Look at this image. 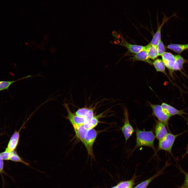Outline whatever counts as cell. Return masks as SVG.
<instances>
[{
    "instance_id": "1",
    "label": "cell",
    "mask_w": 188,
    "mask_h": 188,
    "mask_svg": "<svg viewBox=\"0 0 188 188\" xmlns=\"http://www.w3.org/2000/svg\"><path fill=\"white\" fill-rule=\"evenodd\" d=\"M135 132L136 144L132 152L139 147L146 146L151 148L156 152V150L154 145L156 138L152 130L142 131L137 128Z\"/></svg>"
},
{
    "instance_id": "2",
    "label": "cell",
    "mask_w": 188,
    "mask_h": 188,
    "mask_svg": "<svg viewBox=\"0 0 188 188\" xmlns=\"http://www.w3.org/2000/svg\"><path fill=\"white\" fill-rule=\"evenodd\" d=\"M181 134H177L171 133H168L162 139L158 140L156 153L160 150H164L172 155V148L176 138Z\"/></svg>"
},
{
    "instance_id": "3",
    "label": "cell",
    "mask_w": 188,
    "mask_h": 188,
    "mask_svg": "<svg viewBox=\"0 0 188 188\" xmlns=\"http://www.w3.org/2000/svg\"><path fill=\"white\" fill-rule=\"evenodd\" d=\"M151 108L152 114L158 119V120L164 124L169 131L168 121L171 117L163 110L161 105L155 104L149 102Z\"/></svg>"
},
{
    "instance_id": "4",
    "label": "cell",
    "mask_w": 188,
    "mask_h": 188,
    "mask_svg": "<svg viewBox=\"0 0 188 188\" xmlns=\"http://www.w3.org/2000/svg\"><path fill=\"white\" fill-rule=\"evenodd\" d=\"M97 132L94 128L87 130L83 143L88 154L92 158L93 157V145L96 138Z\"/></svg>"
},
{
    "instance_id": "5",
    "label": "cell",
    "mask_w": 188,
    "mask_h": 188,
    "mask_svg": "<svg viewBox=\"0 0 188 188\" xmlns=\"http://www.w3.org/2000/svg\"><path fill=\"white\" fill-rule=\"evenodd\" d=\"M124 121L121 130L126 143L128 140L132 136L134 130L130 122L128 109L125 107L124 108Z\"/></svg>"
},
{
    "instance_id": "6",
    "label": "cell",
    "mask_w": 188,
    "mask_h": 188,
    "mask_svg": "<svg viewBox=\"0 0 188 188\" xmlns=\"http://www.w3.org/2000/svg\"><path fill=\"white\" fill-rule=\"evenodd\" d=\"M63 105L68 113L67 116L65 117L69 121L72 126L84 125L86 121L84 118L79 116L76 115L75 113L72 112L69 108L68 104L64 103Z\"/></svg>"
},
{
    "instance_id": "7",
    "label": "cell",
    "mask_w": 188,
    "mask_h": 188,
    "mask_svg": "<svg viewBox=\"0 0 188 188\" xmlns=\"http://www.w3.org/2000/svg\"><path fill=\"white\" fill-rule=\"evenodd\" d=\"M161 56L162 60L168 69L170 75L173 78V67L175 61V55L170 52H165Z\"/></svg>"
},
{
    "instance_id": "8",
    "label": "cell",
    "mask_w": 188,
    "mask_h": 188,
    "mask_svg": "<svg viewBox=\"0 0 188 188\" xmlns=\"http://www.w3.org/2000/svg\"><path fill=\"white\" fill-rule=\"evenodd\" d=\"M166 125L158 120L156 121L155 128V135L158 140L163 138L168 133Z\"/></svg>"
},
{
    "instance_id": "9",
    "label": "cell",
    "mask_w": 188,
    "mask_h": 188,
    "mask_svg": "<svg viewBox=\"0 0 188 188\" xmlns=\"http://www.w3.org/2000/svg\"><path fill=\"white\" fill-rule=\"evenodd\" d=\"M177 13H174L169 17H168L164 14V17L161 24L160 25L158 23L157 31L153 37V38L150 43L153 46L157 47V45L161 39V28L164 24L171 17L176 15Z\"/></svg>"
},
{
    "instance_id": "10",
    "label": "cell",
    "mask_w": 188,
    "mask_h": 188,
    "mask_svg": "<svg viewBox=\"0 0 188 188\" xmlns=\"http://www.w3.org/2000/svg\"><path fill=\"white\" fill-rule=\"evenodd\" d=\"M23 126H22L19 131L14 133L10 139L5 151L10 152L16 148L19 142L20 131Z\"/></svg>"
},
{
    "instance_id": "11",
    "label": "cell",
    "mask_w": 188,
    "mask_h": 188,
    "mask_svg": "<svg viewBox=\"0 0 188 188\" xmlns=\"http://www.w3.org/2000/svg\"><path fill=\"white\" fill-rule=\"evenodd\" d=\"M161 106L171 117L176 115L182 116L183 114H187L184 112L183 110H178L172 106L165 103H162Z\"/></svg>"
},
{
    "instance_id": "12",
    "label": "cell",
    "mask_w": 188,
    "mask_h": 188,
    "mask_svg": "<svg viewBox=\"0 0 188 188\" xmlns=\"http://www.w3.org/2000/svg\"><path fill=\"white\" fill-rule=\"evenodd\" d=\"M74 113L76 115L84 118L86 121L90 120L95 116L93 110L86 108H79Z\"/></svg>"
},
{
    "instance_id": "13",
    "label": "cell",
    "mask_w": 188,
    "mask_h": 188,
    "mask_svg": "<svg viewBox=\"0 0 188 188\" xmlns=\"http://www.w3.org/2000/svg\"><path fill=\"white\" fill-rule=\"evenodd\" d=\"M77 137L83 144L87 130L83 125H72Z\"/></svg>"
},
{
    "instance_id": "14",
    "label": "cell",
    "mask_w": 188,
    "mask_h": 188,
    "mask_svg": "<svg viewBox=\"0 0 188 188\" xmlns=\"http://www.w3.org/2000/svg\"><path fill=\"white\" fill-rule=\"evenodd\" d=\"M120 44L125 46L130 52L136 54L142 50L145 49V46L131 44L128 43L125 40L123 39Z\"/></svg>"
},
{
    "instance_id": "15",
    "label": "cell",
    "mask_w": 188,
    "mask_h": 188,
    "mask_svg": "<svg viewBox=\"0 0 188 188\" xmlns=\"http://www.w3.org/2000/svg\"><path fill=\"white\" fill-rule=\"evenodd\" d=\"M133 59L134 60L142 61L151 64H152V62L150 60L146 51L143 50L133 55Z\"/></svg>"
},
{
    "instance_id": "16",
    "label": "cell",
    "mask_w": 188,
    "mask_h": 188,
    "mask_svg": "<svg viewBox=\"0 0 188 188\" xmlns=\"http://www.w3.org/2000/svg\"><path fill=\"white\" fill-rule=\"evenodd\" d=\"M145 49L148 56L152 60H154L158 56L157 47L151 44L150 43L145 46Z\"/></svg>"
},
{
    "instance_id": "17",
    "label": "cell",
    "mask_w": 188,
    "mask_h": 188,
    "mask_svg": "<svg viewBox=\"0 0 188 188\" xmlns=\"http://www.w3.org/2000/svg\"><path fill=\"white\" fill-rule=\"evenodd\" d=\"M152 64L157 72L162 73L169 79L166 71V67L162 60L160 59H156L152 62Z\"/></svg>"
},
{
    "instance_id": "18",
    "label": "cell",
    "mask_w": 188,
    "mask_h": 188,
    "mask_svg": "<svg viewBox=\"0 0 188 188\" xmlns=\"http://www.w3.org/2000/svg\"><path fill=\"white\" fill-rule=\"evenodd\" d=\"M175 62L173 67L174 72L181 70L183 68L184 64L187 61L179 55H175Z\"/></svg>"
},
{
    "instance_id": "19",
    "label": "cell",
    "mask_w": 188,
    "mask_h": 188,
    "mask_svg": "<svg viewBox=\"0 0 188 188\" xmlns=\"http://www.w3.org/2000/svg\"><path fill=\"white\" fill-rule=\"evenodd\" d=\"M167 48L180 54L184 50L187 49V44H171L168 45Z\"/></svg>"
},
{
    "instance_id": "20",
    "label": "cell",
    "mask_w": 188,
    "mask_h": 188,
    "mask_svg": "<svg viewBox=\"0 0 188 188\" xmlns=\"http://www.w3.org/2000/svg\"><path fill=\"white\" fill-rule=\"evenodd\" d=\"M32 77L31 75H29L14 80L0 81V91L8 90L11 85L17 81Z\"/></svg>"
},
{
    "instance_id": "21",
    "label": "cell",
    "mask_w": 188,
    "mask_h": 188,
    "mask_svg": "<svg viewBox=\"0 0 188 188\" xmlns=\"http://www.w3.org/2000/svg\"><path fill=\"white\" fill-rule=\"evenodd\" d=\"M99 115L94 116L90 120L86 121L83 125L84 127L87 130L94 128L98 124L99 121Z\"/></svg>"
},
{
    "instance_id": "22",
    "label": "cell",
    "mask_w": 188,
    "mask_h": 188,
    "mask_svg": "<svg viewBox=\"0 0 188 188\" xmlns=\"http://www.w3.org/2000/svg\"><path fill=\"white\" fill-rule=\"evenodd\" d=\"M10 160L13 161L21 163L26 165L30 167V163L24 161L18 155L15 150L10 152Z\"/></svg>"
},
{
    "instance_id": "23",
    "label": "cell",
    "mask_w": 188,
    "mask_h": 188,
    "mask_svg": "<svg viewBox=\"0 0 188 188\" xmlns=\"http://www.w3.org/2000/svg\"><path fill=\"white\" fill-rule=\"evenodd\" d=\"M160 174L161 173L160 172L157 173L151 177L140 183L134 188H146L151 182Z\"/></svg>"
},
{
    "instance_id": "24",
    "label": "cell",
    "mask_w": 188,
    "mask_h": 188,
    "mask_svg": "<svg viewBox=\"0 0 188 188\" xmlns=\"http://www.w3.org/2000/svg\"><path fill=\"white\" fill-rule=\"evenodd\" d=\"M134 184L133 179L122 181L116 185L118 188H132Z\"/></svg>"
},
{
    "instance_id": "25",
    "label": "cell",
    "mask_w": 188,
    "mask_h": 188,
    "mask_svg": "<svg viewBox=\"0 0 188 188\" xmlns=\"http://www.w3.org/2000/svg\"><path fill=\"white\" fill-rule=\"evenodd\" d=\"M157 49L158 56H162L165 52V48L161 39L157 45Z\"/></svg>"
},
{
    "instance_id": "26",
    "label": "cell",
    "mask_w": 188,
    "mask_h": 188,
    "mask_svg": "<svg viewBox=\"0 0 188 188\" xmlns=\"http://www.w3.org/2000/svg\"><path fill=\"white\" fill-rule=\"evenodd\" d=\"M10 152H8L5 151L0 153V155L2 159L4 160H10Z\"/></svg>"
},
{
    "instance_id": "27",
    "label": "cell",
    "mask_w": 188,
    "mask_h": 188,
    "mask_svg": "<svg viewBox=\"0 0 188 188\" xmlns=\"http://www.w3.org/2000/svg\"><path fill=\"white\" fill-rule=\"evenodd\" d=\"M185 179L181 187L188 188V172L184 173Z\"/></svg>"
},
{
    "instance_id": "28",
    "label": "cell",
    "mask_w": 188,
    "mask_h": 188,
    "mask_svg": "<svg viewBox=\"0 0 188 188\" xmlns=\"http://www.w3.org/2000/svg\"><path fill=\"white\" fill-rule=\"evenodd\" d=\"M0 155V173L2 174L4 173V163Z\"/></svg>"
},
{
    "instance_id": "29",
    "label": "cell",
    "mask_w": 188,
    "mask_h": 188,
    "mask_svg": "<svg viewBox=\"0 0 188 188\" xmlns=\"http://www.w3.org/2000/svg\"><path fill=\"white\" fill-rule=\"evenodd\" d=\"M110 188H118L116 185L113 187Z\"/></svg>"
},
{
    "instance_id": "30",
    "label": "cell",
    "mask_w": 188,
    "mask_h": 188,
    "mask_svg": "<svg viewBox=\"0 0 188 188\" xmlns=\"http://www.w3.org/2000/svg\"><path fill=\"white\" fill-rule=\"evenodd\" d=\"M180 188H188L186 187H183L181 186Z\"/></svg>"
},
{
    "instance_id": "31",
    "label": "cell",
    "mask_w": 188,
    "mask_h": 188,
    "mask_svg": "<svg viewBox=\"0 0 188 188\" xmlns=\"http://www.w3.org/2000/svg\"><path fill=\"white\" fill-rule=\"evenodd\" d=\"M187 49H188V44H187Z\"/></svg>"
}]
</instances>
